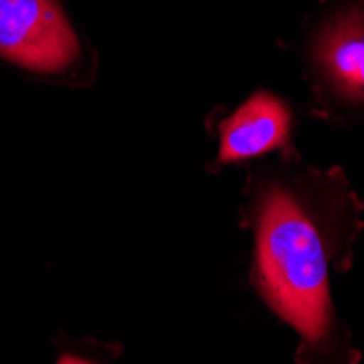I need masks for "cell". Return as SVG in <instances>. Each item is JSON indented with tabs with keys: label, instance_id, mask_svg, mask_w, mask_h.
Returning <instances> with one entry per match:
<instances>
[{
	"label": "cell",
	"instance_id": "cell-1",
	"mask_svg": "<svg viewBox=\"0 0 364 364\" xmlns=\"http://www.w3.org/2000/svg\"><path fill=\"white\" fill-rule=\"evenodd\" d=\"M332 177L310 173L299 186L273 183L253 205V279L264 301L299 332L301 355L327 353L334 345L329 264L336 227L323 220L332 205H321Z\"/></svg>",
	"mask_w": 364,
	"mask_h": 364
},
{
	"label": "cell",
	"instance_id": "cell-2",
	"mask_svg": "<svg viewBox=\"0 0 364 364\" xmlns=\"http://www.w3.org/2000/svg\"><path fill=\"white\" fill-rule=\"evenodd\" d=\"M81 57L57 0H0V59L42 77L65 75Z\"/></svg>",
	"mask_w": 364,
	"mask_h": 364
},
{
	"label": "cell",
	"instance_id": "cell-3",
	"mask_svg": "<svg viewBox=\"0 0 364 364\" xmlns=\"http://www.w3.org/2000/svg\"><path fill=\"white\" fill-rule=\"evenodd\" d=\"M312 57L318 79L334 101L364 107V7L329 18Z\"/></svg>",
	"mask_w": 364,
	"mask_h": 364
},
{
	"label": "cell",
	"instance_id": "cell-4",
	"mask_svg": "<svg viewBox=\"0 0 364 364\" xmlns=\"http://www.w3.org/2000/svg\"><path fill=\"white\" fill-rule=\"evenodd\" d=\"M290 112L269 92L253 94L220 124L218 161L231 164L275 151L288 142Z\"/></svg>",
	"mask_w": 364,
	"mask_h": 364
}]
</instances>
